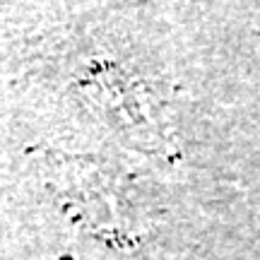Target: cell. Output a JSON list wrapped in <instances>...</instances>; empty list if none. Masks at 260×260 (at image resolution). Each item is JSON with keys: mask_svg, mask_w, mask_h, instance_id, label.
<instances>
[{"mask_svg": "<svg viewBox=\"0 0 260 260\" xmlns=\"http://www.w3.org/2000/svg\"><path fill=\"white\" fill-rule=\"evenodd\" d=\"M60 260H73V258H70V255H63V258H60Z\"/></svg>", "mask_w": 260, "mask_h": 260, "instance_id": "cell-1", "label": "cell"}]
</instances>
